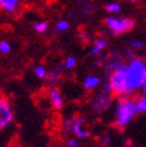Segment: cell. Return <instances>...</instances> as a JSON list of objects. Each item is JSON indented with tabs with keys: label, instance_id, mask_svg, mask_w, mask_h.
Wrapping results in <instances>:
<instances>
[{
	"label": "cell",
	"instance_id": "1",
	"mask_svg": "<svg viewBox=\"0 0 146 147\" xmlns=\"http://www.w3.org/2000/svg\"><path fill=\"white\" fill-rule=\"evenodd\" d=\"M137 110L133 98L120 97L119 102L114 108L113 124L118 129H125L137 116Z\"/></svg>",
	"mask_w": 146,
	"mask_h": 147
},
{
	"label": "cell",
	"instance_id": "2",
	"mask_svg": "<svg viewBox=\"0 0 146 147\" xmlns=\"http://www.w3.org/2000/svg\"><path fill=\"white\" fill-rule=\"evenodd\" d=\"M146 77V63L141 59H132L126 69L127 97L134 91L141 89Z\"/></svg>",
	"mask_w": 146,
	"mask_h": 147
},
{
	"label": "cell",
	"instance_id": "3",
	"mask_svg": "<svg viewBox=\"0 0 146 147\" xmlns=\"http://www.w3.org/2000/svg\"><path fill=\"white\" fill-rule=\"evenodd\" d=\"M126 69L127 66L121 65L116 68L110 78H109V87L113 93V96L116 97H127V79H126Z\"/></svg>",
	"mask_w": 146,
	"mask_h": 147
},
{
	"label": "cell",
	"instance_id": "4",
	"mask_svg": "<svg viewBox=\"0 0 146 147\" xmlns=\"http://www.w3.org/2000/svg\"><path fill=\"white\" fill-rule=\"evenodd\" d=\"M64 130L79 140H87L90 138V131L86 126V120L82 116H72L64 123Z\"/></svg>",
	"mask_w": 146,
	"mask_h": 147
},
{
	"label": "cell",
	"instance_id": "5",
	"mask_svg": "<svg viewBox=\"0 0 146 147\" xmlns=\"http://www.w3.org/2000/svg\"><path fill=\"white\" fill-rule=\"evenodd\" d=\"M112 103H113V93L110 91L109 84H105L103 89L93 97L92 103H91V108L93 110V113L103 114L110 108Z\"/></svg>",
	"mask_w": 146,
	"mask_h": 147
},
{
	"label": "cell",
	"instance_id": "6",
	"mask_svg": "<svg viewBox=\"0 0 146 147\" xmlns=\"http://www.w3.org/2000/svg\"><path fill=\"white\" fill-rule=\"evenodd\" d=\"M105 24L114 35H122L129 32L134 28L135 23L133 19L129 18H116V17H109L105 20Z\"/></svg>",
	"mask_w": 146,
	"mask_h": 147
},
{
	"label": "cell",
	"instance_id": "7",
	"mask_svg": "<svg viewBox=\"0 0 146 147\" xmlns=\"http://www.w3.org/2000/svg\"><path fill=\"white\" fill-rule=\"evenodd\" d=\"M13 122V110L9 100L0 97V129H5Z\"/></svg>",
	"mask_w": 146,
	"mask_h": 147
},
{
	"label": "cell",
	"instance_id": "8",
	"mask_svg": "<svg viewBox=\"0 0 146 147\" xmlns=\"http://www.w3.org/2000/svg\"><path fill=\"white\" fill-rule=\"evenodd\" d=\"M49 99H50L52 105L56 110H61L64 108V98H62V94L59 91V89L52 87V89L49 90Z\"/></svg>",
	"mask_w": 146,
	"mask_h": 147
},
{
	"label": "cell",
	"instance_id": "9",
	"mask_svg": "<svg viewBox=\"0 0 146 147\" xmlns=\"http://www.w3.org/2000/svg\"><path fill=\"white\" fill-rule=\"evenodd\" d=\"M134 105H135V110L137 114H145L146 113V94H141V96H137L133 98Z\"/></svg>",
	"mask_w": 146,
	"mask_h": 147
},
{
	"label": "cell",
	"instance_id": "10",
	"mask_svg": "<svg viewBox=\"0 0 146 147\" xmlns=\"http://www.w3.org/2000/svg\"><path fill=\"white\" fill-rule=\"evenodd\" d=\"M83 85L86 90H93L99 85V78L95 77V76H89L84 79Z\"/></svg>",
	"mask_w": 146,
	"mask_h": 147
},
{
	"label": "cell",
	"instance_id": "11",
	"mask_svg": "<svg viewBox=\"0 0 146 147\" xmlns=\"http://www.w3.org/2000/svg\"><path fill=\"white\" fill-rule=\"evenodd\" d=\"M18 3H19V0H3L1 7L7 12H14Z\"/></svg>",
	"mask_w": 146,
	"mask_h": 147
},
{
	"label": "cell",
	"instance_id": "12",
	"mask_svg": "<svg viewBox=\"0 0 146 147\" xmlns=\"http://www.w3.org/2000/svg\"><path fill=\"white\" fill-rule=\"evenodd\" d=\"M34 29L37 32L43 34V32H46L48 30V23H47V22H40V23H35L34 24Z\"/></svg>",
	"mask_w": 146,
	"mask_h": 147
},
{
	"label": "cell",
	"instance_id": "13",
	"mask_svg": "<svg viewBox=\"0 0 146 147\" xmlns=\"http://www.w3.org/2000/svg\"><path fill=\"white\" fill-rule=\"evenodd\" d=\"M59 74H60V72L59 69H54L49 73V77H48V83L50 84H55L57 80H59Z\"/></svg>",
	"mask_w": 146,
	"mask_h": 147
},
{
	"label": "cell",
	"instance_id": "14",
	"mask_svg": "<svg viewBox=\"0 0 146 147\" xmlns=\"http://www.w3.org/2000/svg\"><path fill=\"white\" fill-rule=\"evenodd\" d=\"M70 24H68V22L66 20H60V22H57L56 25H55V29L57 31H60V32H64V31H66L67 29H68Z\"/></svg>",
	"mask_w": 146,
	"mask_h": 147
},
{
	"label": "cell",
	"instance_id": "15",
	"mask_svg": "<svg viewBox=\"0 0 146 147\" xmlns=\"http://www.w3.org/2000/svg\"><path fill=\"white\" fill-rule=\"evenodd\" d=\"M66 145L68 147H79L80 146V140L76 136H70L66 140Z\"/></svg>",
	"mask_w": 146,
	"mask_h": 147
},
{
	"label": "cell",
	"instance_id": "16",
	"mask_svg": "<svg viewBox=\"0 0 146 147\" xmlns=\"http://www.w3.org/2000/svg\"><path fill=\"white\" fill-rule=\"evenodd\" d=\"M35 74H36L37 78L43 79V78L47 77V71H46V68L43 67V66H37V67L35 68Z\"/></svg>",
	"mask_w": 146,
	"mask_h": 147
},
{
	"label": "cell",
	"instance_id": "17",
	"mask_svg": "<svg viewBox=\"0 0 146 147\" xmlns=\"http://www.w3.org/2000/svg\"><path fill=\"white\" fill-rule=\"evenodd\" d=\"M11 51V46L9 42L6 41H1L0 42V53L1 54H9Z\"/></svg>",
	"mask_w": 146,
	"mask_h": 147
},
{
	"label": "cell",
	"instance_id": "18",
	"mask_svg": "<svg viewBox=\"0 0 146 147\" xmlns=\"http://www.w3.org/2000/svg\"><path fill=\"white\" fill-rule=\"evenodd\" d=\"M105 10L108 11V12H120V10H121V6L119 5V4H116V3H110V4H108L107 6H105Z\"/></svg>",
	"mask_w": 146,
	"mask_h": 147
},
{
	"label": "cell",
	"instance_id": "19",
	"mask_svg": "<svg viewBox=\"0 0 146 147\" xmlns=\"http://www.w3.org/2000/svg\"><path fill=\"white\" fill-rule=\"evenodd\" d=\"M76 63H77V60H76V57H73V56H70L67 60H66V62H65V67L66 68H73L76 66Z\"/></svg>",
	"mask_w": 146,
	"mask_h": 147
},
{
	"label": "cell",
	"instance_id": "20",
	"mask_svg": "<svg viewBox=\"0 0 146 147\" xmlns=\"http://www.w3.org/2000/svg\"><path fill=\"white\" fill-rule=\"evenodd\" d=\"M128 45L132 47V48H138V49L145 47L144 42H140V41H128Z\"/></svg>",
	"mask_w": 146,
	"mask_h": 147
},
{
	"label": "cell",
	"instance_id": "21",
	"mask_svg": "<svg viewBox=\"0 0 146 147\" xmlns=\"http://www.w3.org/2000/svg\"><path fill=\"white\" fill-rule=\"evenodd\" d=\"M95 45H96L97 47H99L101 49H104V48L108 46V41H107V40H97Z\"/></svg>",
	"mask_w": 146,
	"mask_h": 147
},
{
	"label": "cell",
	"instance_id": "22",
	"mask_svg": "<svg viewBox=\"0 0 146 147\" xmlns=\"http://www.w3.org/2000/svg\"><path fill=\"white\" fill-rule=\"evenodd\" d=\"M102 142L104 144V146H105V145H108L109 142H110V135H109V134L104 135L103 138H102Z\"/></svg>",
	"mask_w": 146,
	"mask_h": 147
},
{
	"label": "cell",
	"instance_id": "23",
	"mask_svg": "<svg viewBox=\"0 0 146 147\" xmlns=\"http://www.w3.org/2000/svg\"><path fill=\"white\" fill-rule=\"evenodd\" d=\"M141 91H143L144 94H146V77H145V80H144V84L141 86Z\"/></svg>",
	"mask_w": 146,
	"mask_h": 147
},
{
	"label": "cell",
	"instance_id": "24",
	"mask_svg": "<svg viewBox=\"0 0 146 147\" xmlns=\"http://www.w3.org/2000/svg\"><path fill=\"white\" fill-rule=\"evenodd\" d=\"M56 147H68L66 144H61V145H59V146H56Z\"/></svg>",
	"mask_w": 146,
	"mask_h": 147
},
{
	"label": "cell",
	"instance_id": "25",
	"mask_svg": "<svg viewBox=\"0 0 146 147\" xmlns=\"http://www.w3.org/2000/svg\"><path fill=\"white\" fill-rule=\"evenodd\" d=\"M1 3H3V0H0V7H1Z\"/></svg>",
	"mask_w": 146,
	"mask_h": 147
},
{
	"label": "cell",
	"instance_id": "26",
	"mask_svg": "<svg viewBox=\"0 0 146 147\" xmlns=\"http://www.w3.org/2000/svg\"><path fill=\"white\" fill-rule=\"evenodd\" d=\"M132 1H138V0H132Z\"/></svg>",
	"mask_w": 146,
	"mask_h": 147
}]
</instances>
